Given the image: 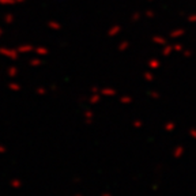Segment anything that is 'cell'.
<instances>
[{"label": "cell", "mask_w": 196, "mask_h": 196, "mask_svg": "<svg viewBox=\"0 0 196 196\" xmlns=\"http://www.w3.org/2000/svg\"><path fill=\"white\" fill-rule=\"evenodd\" d=\"M185 34V30L184 29H176V30H173V32L170 33V37L172 38H179V37H181Z\"/></svg>", "instance_id": "cell-1"}, {"label": "cell", "mask_w": 196, "mask_h": 196, "mask_svg": "<svg viewBox=\"0 0 196 196\" xmlns=\"http://www.w3.org/2000/svg\"><path fill=\"white\" fill-rule=\"evenodd\" d=\"M153 42L154 44H157V45H166V40L164 38V37H161V36H154L153 37Z\"/></svg>", "instance_id": "cell-2"}, {"label": "cell", "mask_w": 196, "mask_h": 196, "mask_svg": "<svg viewBox=\"0 0 196 196\" xmlns=\"http://www.w3.org/2000/svg\"><path fill=\"white\" fill-rule=\"evenodd\" d=\"M159 66H161V61L158 59H151L149 61V67L151 70H157V68H159Z\"/></svg>", "instance_id": "cell-3"}, {"label": "cell", "mask_w": 196, "mask_h": 196, "mask_svg": "<svg viewBox=\"0 0 196 196\" xmlns=\"http://www.w3.org/2000/svg\"><path fill=\"white\" fill-rule=\"evenodd\" d=\"M173 52V47L172 45H164V49H162V55L164 56H170Z\"/></svg>", "instance_id": "cell-4"}, {"label": "cell", "mask_w": 196, "mask_h": 196, "mask_svg": "<svg viewBox=\"0 0 196 196\" xmlns=\"http://www.w3.org/2000/svg\"><path fill=\"white\" fill-rule=\"evenodd\" d=\"M183 153H184V147L179 146V147H176V149H174V151H173V155H174L176 158H180V157L183 155Z\"/></svg>", "instance_id": "cell-5"}, {"label": "cell", "mask_w": 196, "mask_h": 196, "mask_svg": "<svg viewBox=\"0 0 196 196\" xmlns=\"http://www.w3.org/2000/svg\"><path fill=\"white\" fill-rule=\"evenodd\" d=\"M120 30H121V27H120V26H113V27L109 30L108 34H109V36H116V34H119V33H120Z\"/></svg>", "instance_id": "cell-6"}, {"label": "cell", "mask_w": 196, "mask_h": 196, "mask_svg": "<svg viewBox=\"0 0 196 196\" xmlns=\"http://www.w3.org/2000/svg\"><path fill=\"white\" fill-rule=\"evenodd\" d=\"M164 128H165V131H168V132H172V131L176 128V124L173 123V121H169V123L165 124V127H164Z\"/></svg>", "instance_id": "cell-7"}, {"label": "cell", "mask_w": 196, "mask_h": 196, "mask_svg": "<svg viewBox=\"0 0 196 196\" xmlns=\"http://www.w3.org/2000/svg\"><path fill=\"white\" fill-rule=\"evenodd\" d=\"M104 96H109V97H113V96H116V91L113 89H105L104 91H102Z\"/></svg>", "instance_id": "cell-8"}, {"label": "cell", "mask_w": 196, "mask_h": 196, "mask_svg": "<svg viewBox=\"0 0 196 196\" xmlns=\"http://www.w3.org/2000/svg\"><path fill=\"white\" fill-rule=\"evenodd\" d=\"M143 78H145V81H147V82H153L154 81V75L151 72H145L143 74Z\"/></svg>", "instance_id": "cell-9"}, {"label": "cell", "mask_w": 196, "mask_h": 196, "mask_svg": "<svg viewBox=\"0 0 196 196\" xmlns=\"http://www.w3.org/2000/svg\"><path fill=\"white\" fill-rule=\"evenodd\" d=\"M173 47V51L174 52H181L183 51V45L181 44H176V45H172Z\"/></svg>", "instance_id": "cell-10"}, {"label": "cell", "mask_w": 196, "mask_h": 196, "mask_svg": "<svg viewBox=\"0 0 196 196\" xmlns=\"http://www.w3.org/2000/svg\"><path fill=\"white\" fill-rule=\"evenodd\" d=\"M120 101H121V104H131L132 102V98L131 97H123Z\"/></svg>", "instance_id": "cell-11"}, {"label": "cell", "mask_w": 196, "mask_h": 196, "mask_svg": "<svg viewBox=\"0 0 196 196\" xmlns=\"http://www.w3.org/2000/svg\"><path fill=\"white\" fill-rule=\"evenodd\" d=\"M187 21H188V22H191V23H196V14L189 15V17L187 18Z\"/></svg>", "instance_id": "cell-12"}, {"label": "cell", "mask_w": 196, "mask_h": 196, "mask_svg": "<svg viewBox=\"0 0 196 196\" xmlns=\"http://www.w3.org/2000/svg\"><path fill=\"white\" fill-rule=\"evenodd\" d=\"M139 19H140V14H139V12L134 14V15H132V18H131V21H132V22H138Z\"/></svg>", "instance_id": "cell-13"}, {"label": "cell", "mask_w": 196, "mask_h": 196, "mask_svg": "<svg viewBox=\"0 0 196 196\" xmlns=\"http://www.w3.org/2000/svg\"><path fill=\"white\" fill-rule=\"evenodd\" d=\"M128 45H130V44H128L127 41H124V42H123V44L119 47V49H120V51H125V49L128 48Z\"/></svg>", "instance_id": "cell-14"}, {"label": "cell", "mask_w": 196, "mask_h": 196, "mask_svg": "<svg viewBox=\"0 0 196 196\" xmlns=\"http://www.w3.org/2000/svg\"><path fill=\"white\" fill-rule=\"evenodd\" d=\"M150 97H153L154 100H158L161 96H159V93H157V91H151V93H150Z\"/></svg>", "instance_id": "cell-15"}, {"label": "cell", "mask_w": 196, "mask_h": 196, "mask_svg": "<svg viewBox=\"0 0 196 196\" xmlns=\"http://www.w3.org/2000/svg\"><path fill=\"white\" fill-rule=\"evenodd\" d=\"M146 17H147V18H153V17H154V11H151V10H147Z\"/></svg>", "instance_id": "cell-16"}, {"label": "cell", "mask_w": 196, "mask_h": 196, "mask_svg": "<svg viewBox=\"0 0 196 196\" xmlns=\"http://www.w3.org/2000/svg\"><path fill=\"white\" fill-rule=\"evenodd\" d=\"M134 125H135V127H136V128H140V127L143 125V123L140 121V120H136V121H135V123H134Z\"/></svg>", "instance_id": "cell-17"}, {"label": "cell", "mask_w": 196, "mask_h": 196, "mask_svg": "<svg viewBox=\"0 0 196 196\" xmlns=\"http://www.w3.org/2000/svg\"><path fill=\"white\" fill-rule=\"evenodd\" d=\"M189 135H191V136L194 138V139H196V130H195V128H192V130L189 131Z\"/></svg>", "instance_id": "cell-18"}, {"label": "cell", "mask_w": 196, "mask_h": 196, "mask_svg": "<svg viewBox=\"0 0 196 196\" xmlns=\"http://www.w3.org/2000/svg\"><path fill=\"white\" fill-rule=\"evenodd\" d=\"M183 55H184V56H185V57H191L192 52H191V51H184V52H183Z\"/></svg>", "instance_id": "cell-19"}, {"label": "cell", "mask_w": 196, "mask_h": 196, "mask_svg": "<svg viewBox=\"0 0 196 196\" xmlns=\"http://www.w3.org/2000/svg\"><path fill=\"white\" fill-rule=\"evenodd\" d=\"M150 2H151V0H150Z\"/></svg>", "instance_id": "cell-20"}]
</instances>
